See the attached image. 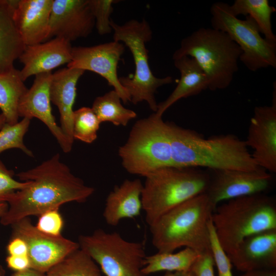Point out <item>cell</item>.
<instances>
[{
  "instance_id": "6da1fadb",
  "label": "cell",
  "mask_w": 276,
  "mask_h": 276,
  "mask_svg": "<svg viewBox=\"0 0 276 276\" xmlns=\"http://www.w3.org/2000/svg\"><path fill=\"white\" fill-rule=\"evenodd\" d=\"M16 176L30 183L8 200V208L0 217L1 224L5 226L31 216H39L69 202H83L95 192L71 172L59 153Z\"/></svg>"
},
{
  "instance_id": "7a4b0ae2",
  "label": "cell",
  "mask_w": 276,
  "mask_h": 276,
  "mask_svg": "<svg viewBox=\"0 0 276 276\" xmlns=\"http://www.w3.org/2000/svg\"><path fill=\"white\" fill-rule=\"evenodd\" d=\"M167 125L174 166L242 171L260 168L253 159L245 141L234 134L205 138L173 122H167Z\"/></svg>"
},
{
  "instance_id": "3957f363",
  "label": "cell",
  "mask_w": 276,
  "mask_h": 276,
  "mask_svg": "<svg viewBox=\"0 0 276 276\" xmlns=\"http://www.w3.org/2000/svg\"><path fill=\"white\" fill-rule=\"evenodd\" d=\"M215 208L205 193L176 206L149 226L153 245L160 252L185 247L212 254L209 223Z\"/></svg>"
},
{
  "instance_id": "277c9868",
  "label": "cell",
  "mask_w": 276,
  "mask_h": 276,
  "mask_svg": "<svg viewBox=\"0 0 276 276\" xmlns=\"http://www.w3.org/2000/svg\"><path fill=\"white\" fill-rule=\"evenodd\" d=\"M219 242L227 255L246 238L276 229V202L263 193L225 201L211 217Z\"/></svg>"
},
{
  "instance_id": "5b68a950",
  "label": "cell",
  "mask_w": 276,
  "mask_h": 276,
  "mask_svg": "<svg viewBox=\"0 0 276 276\" xmlns=\"http://www.w3.org/2000/svg\"><path fill=\"white\" fill-rule=\"evenodd\" d=\"M141 194L145 220L151 225L162 215L179 204L205 192L208 171L170 166L145 177Z\"/></svg>"
},
{
  "instance_id": "8992f818",
  "label": "cell",
  "mask_w": 276,
  "mask_h": 276,
  "mask_svg": "<svg viewBox=\"0 0 276 276\" xmlns=\"http://www.w3.org/2000/svg\"><path fill=\"white\" fill-rule=\"evenodd\" d=\"M241 54L226 33L213 28H201L182 39L172 59L193 58L207 77L209 89L214 91L229 86L238 70Z\"/></svg>"
},
{
  "instance_id": "52a82bcc",
  "label": "cell",
  "mask_w": 276,
  "mask_h": 276,
  "mask_svg": "<svg viewBox=\"0 0 276 276\" xmlns=\"http://www.w3.org/2000/svg\"><path fill=\"white\" fill-rule=\"evenodd\" d=\"M118 155L127 172L145 177L158 169L173 166L167 122L155 112L137 121Z\"/></svg>"
},
{
  "instance_id": "ba28073f",
  "label": "cell",
  "mask_w": 276,
  "mask_h": 276,
  "mask_svg": "<svg viewBox=\"0 0 276 276\" xmlns=\"http://www.w3.org/2000/svg\"><path fill=\"white\" fill-rule=\"evenodd\" d=\"M113 40L122 43L130 51L135 64V72L131 76L122 77L119 80L126 89L130 102L136 105L145 101L154 112L157 109L155 94L159 87L173 82V78H157L152 73L148 62L147 42L151 40L152 32L148 22L131 19L123 25L111 19Z\"/></svg>"
},
{
  "instance_id": "9c48e42d",
  "label": "cell",
  "mask_w": 276,
  "mask_h": 276,
  "mask_svg": "<svg viewBox=\"0 0 276 276\" xmlns=\"http://www.w3.org/2000/svg\"><path fill=\"white\" fill-rule=\"evenodd\" d=\"M212 28L226 33L240 48L239 60L250 71L276 67V43L263 38L254 20L246 16L239 19L232 13L230 5L219 2L210 9Z\"/></svg>"
},
{
  "instance_id": "30bf717a",
  "label": "cell",
  "mask_w": 276,
  "mask_h": 276,
  "mask_svg": "<svg viewBox=\"0 0 276 276\" xmlns=\"http://www.w3.org/2000/svg\"><path fill=\"white\" fill-rule=\"evenodd\" d=\"M78 243L105 276H146L142 272L146 256L142 242L128 241L117 232L98 229L80 235Z\"/></svg>"
},
{
  "instance_id": "8fae6325",
  "label": "cell",
  "mask_w": 276,
  "mask_h": 276,
  "mask_svg": "<svg viewBox=\"0 0 276 276\" xmlns=\"http://www.w3.org/2000/svg\"><path fill=\"white\" fill-rule=\"evenodd\" d=\"M11 226V238H20L27 244L31 268L43 273H45L70 254L80 248L78 242L61 235L54 236L40 231L29 217L15 222Z\"/></svg>"
},
{
  "instance_id": "7c38bea8",
  "label": "cell",
  "mask_w": 276,
  "mask_h": 276,
  "mask_svg": "<svg viewBox=\"0 0 276 276\" xmlns=\"http://www.w3.org/2000/svg\"><path fill=\"white\" fill-rule=\"evenodd\" d=\"M210 180L205 193L216 207L230 199L263 193L271 186L270 173L260 168L252 171L209 170Z\"/></svg>"
},
{
  "instance_id": "4fadbf2b",
  "label": "cell",
  "mask_w": 276,
  "mask_h": 276,
  "mask_svg": "<svg viewBox=\"0 0 276 276\" xmlns=\"http://www.w3.org/2000/svg\"><path fill=\"white\" fill-rule=\"evenodd\" d=\"M125 50L121 42L112 41L91 47H74L72 59L67 67L98 74L119 95L124 104L130 101L126 89L118 76V65Z\"/></svg>"
},
{
  "instance_id": "5bb4252c",
  "label": "cell",
  "mask_w": 276,
  "mask_h": 276,
  "mask_svg": "<svg viewBox=\"0 0 276 276\" xmlns=\"http://www.w3.org/2000/svg\"><path fill=\"white\" fill-rule=\"evenodd\" d=\"M270 106L255 108L245 141L258 166L270 173L276 172L275 86Z\"/></svg>"
},
{
  "instance_id": "9a60e30c",
  "label": "cell",
  "mask_w": 276,
  "mask_h": 276,
  "mask_svg": "<svg viewBox=\"0 0 276 276\" xmlns=\"http://www.w3.org/2000/svg\"><path fill=\"white\" fill-rule=\"evenodd\" d=\"M95 26L89 0H53L48 40L86 37Z\"/></svg>"
},
{
  "instance_id": "2e32d148",
  "label": "cell",
  "mask_w": 276,
  "mask_h": 276,
  "mask_svg": "<svg viewBox=\"0 0 276 276\" xmlns=\"http://www.w3.org/2000/svg\"><path fill=\"white\" fill-rule=\"evenodd\" d=\"M52 72L35 75L31 87L21 98L18 106L19 117L36 118L43 122L57 140L62 151L70 152L73 145L56 122L51 106L50 86Z\"/></svg>"
},
{
  "instance_id": "e0dca14e",
  "label": "cell",
  "mask_w": 276,
  "mask_h": 276,
  "mask_svg": "<svg viewBox=\"0 0 276 276\" xmlns=\"http://www.w3.org/2000/svg\"><path fill=\"white\" fill-rule=\"evenodd\" d=\"M228 256L236 269L243 272L276 269V229L246 238Z\"/></svg>"
},
{
  "instance_id": "ac0fdd59",
  "label": "cell",
  "mask_w": 276,
  "mask_h": 276,
  "mask_svg": "<svg viewBox=\"0 0 276 276\" xmlns=\"http://www.w3.org/2000/svg\"><path fill=\"white\" fill-rule=\"evenodd\" d=\"M71 42L54 38L45 42L26 46L19 57L24 66L20 71L24 81L39 74L51 72L53 69L70 63L72 59Z\"/></svg>"
},
{
  "instance_id": "d6986e66",
  "label": "cell",
  "mask_w": 276,
  "mask_h": 276,
  "mask_svg": "<svg viewBox=\"0 0 276 276\" xmlns=\"http://www.w3.org/2000/svg\"><path fill=\"white\" fill-rule=\"evenodd\" d=\"M53 0H17L14 20L26 46L48 40Z\"/></svg>"
},
{
  "instance_id": "ffe728a7",
  "label": "cell",
  "mask_w": 276,
  "mask_h": 276,
  "mask_svg": "<svg viewBox=\"0 0 276 276\" xmlns=\"http://www.w3.org/2000/svg\"><path fill=\"white\" fill-rule=\"evenodd\" d=\"M85 71L72 68H61L52 74L50 95L51 102L60 113V128L72 145L73 144V106L77 94V84Z\"/></svg>"
},
{
  "instance_id": "44dd1931",
  "label": "cell",
  "mask_w": 276,
  "mask_h": 276,
  "mask_svg": "<svg viewBox=\"0 0 276 276\" xmlns=\"http://www.w3.org/2000/svg\"><path fill=\"white\" fill-rule=\"evenodd\" d=\"M143 186L139 179H126L110 192L103 214L108 225L116 226L123 219L134 218L140 214Z\"/></svg>"
},
{
  "instance_id": "7402d4cb",
  "label": "cell",
  "mask_w": 276,
  "mask_h": 276,
  "mask_svg": "<svg viewBox=\"0 0 276 276\" xmlns=\"http://www.w3.org/2000/svg\"><path fill=\"white\" fill-rule=\"evenodd\" d=\"M173 60L174 66L180 72V78L169 97L157 105L155 113L159 116H163L178 100L197 95L209 87L206 75L193 58L183 56Z\"/></svg>"
},
{
  "instance_id": "603a6c76",
  "label": "cell",
  "mask_w": 276,
  "mask_h": 276,
  "mask_svg": "<svg viewBox=\"0 0 276 276\" xmlns=\"http://www.w3.org/2000/svg\"><path fill=\"white\" fill-rule=\"evenodd\" d=\"M17 1L0 0V73L14 67L26 47L14 20Z\"/></svg>"
},
{
  "instance_id": "cb8c5ba5",
  "label": "cell",
  "mask_w": 276,
  "mask_h": 276,
  "mask_svg": "<svg viewBox=\"0 0 276 276\" xmlns=\"http://www.w3.org/2000/svg\"><path fill=\"white\" fill-rule=\"evenodd\" d=\"M28 89L19 70L13 67L0 73V109L7 123L13 125L18 122V104Z\"/></svg>"
},
{
  "instance_id": "d4e9b609",
  "label": "cell",
  "mask_w": 276,
  "mask_h": 276,
  "mask_svg": "<svg viewBox=\"0 0 276 276\" xmlns=\"http://www.w3.org/2000/svg\"><path fill=\"white\" fill-rule=\"evenodd\" d=\"M199 256L195 251L187 247L176 253L158 252L145 257L142 272L146 275L161 271H188Z\"/></svg>"
},
{
  "instance_id": "484cf974",
  "label": "cell",
  "mask_w": 276,
  "mask_h": 276,
  "mask_svg": "<svg viewBox=\"0 0 276 276\" xmlns=\"http://www.w3.org/2000/svg\"><path fill=\"white\" fill-rule=\"evenodd\" d=\"M230 8L236 16L239 15L251 17L257 25L260 32L267 40L276 43V36L272 30L271 15L276 11L268 0H235Z\"/></svg>"
},
{
  "instance_id": "4316f807",
  "label": "cell",
  "mask_w": 276,
  "mask_h": 276,
  "mask_svg": "<svg viewBox=\"0 0 276 276\" xmlns=\"http://www.w3.org/2000/svg\"><path fill=\"white\" fill-rule=\"evenodd\" d=\"M121 101L119 95L113 89L97 97L91 109L101 123L108 122L116 126H126L130 120L136 117V113L125 108Z\"/></svg>"
},
{
  "instance_id": "83f0119b",
  "label": "cell",
  "mask_w": 276,
  "mask_h": 276,
  "mask_svg": "<svg viewBox=\"0 0 276 276\" xmlns=\"http://www.w3.org/2000/svg\"><path fill=\"white\" fill-rule=\"evenodd\" d=\"M47 276H103L94 260L80 248L50 269Z\"/></svg>"
},
{
  "instance_id": "f1b7e54d",
  "label": "cell",
  "mask_w": 276,
  "mask_h": 276,
  "mask_svg": "<svg viewBox=\"0 0 276 276\" xmlns=\"http://www.w3.org/2000/svg\"><path fill=\"white\" fill-rule=\"evenodd\" d=\"M101 122L91 108L82 107L74 111L73 135L74 139L90 144L97 138Z\"/></svg>"
},
{
  "instance_id": "f546056e",
  "label": "cell",
  "mask_w": 276,
  "mask_h": 276,
  "mask_svg": "<svg viewBox=\"0 0 276 276\" xmlns=\"http://www.w3.org/2000/svg\"><path fill=\"white\" fill-rule=\"evenodd\" d=\"M31 119L24 118L15 124L6 123L0 129V153L12 148H18L26 154L33 157L31 150L24 143V137L28 130Z\"/></svg>"
},
{
  "instance_id": "4dcf8cb0",
  "label": "cell",
  "mask_w": 276,
  "mask_h": 276,
  "mask_svg": "<svg viewBox=\"0 0 276 276\" xmlns=\"http://www.w3.org/2000/svg\"><path fill=\"white\" fill-rule=\"evenodd\" d=\"M114 0H89V5L95 20V26L101 35L111 32L110 16L113 11Z\"/></svg>"
},
{
  "instance_id": "1f68e13d",
  "label": "cell",
  "mask_w": 276,
  "mask_h": 276,
  "mask_svg": "<svg viewBox=\"0 0 276 276\" xmlns=\"http://www.w3.org/2000/svg\"><path fill=\"white\" fill-rule=\"evenodd\" d=\"M211 249L215 265L217 266L218 276H233L232 264L218 241L211 219L209 223Z\"/></svg>"
},
{
  "instance_id": "d6a6232c",
  "label": "cell",
  "mask_w": 276,
  "mask_h": 276,
  "mask_svg": "<svg viewBox=\"0 0 276 276\" xmlns=\"http://www.w3.org/2000/svg\"><path fill=\"white\" fill-rule=\"evenodd\" d=\"M14 175V172L7 169L0 160V202H7L15 192L26 188L30 183V181L15 180Z\"/></svg>"
},
{
  "instance_id": "836d02e7",
  "label": "cell",
  "mask_w": 276,
  "mask_h": 276,
  "mask_svg": "<svg viewBox=\"0 0 276 276\" xmlns=\"http://www.w3.org/2000/svg\"><path fill=\"white\" fill-rule=\"evenodd\" d=\"M64 225L59 209L48 211L39 216L35 225L40 231L54 236L61 235Z\"/></svg>"
},
{
  "instance_id": "e575fe53",
  "label": "cell",
  "mask_w": 276,
  "mask_h": 276,
  "mask_svg": "<svg viewBox=\"0 0 276 276\" xmlns=\"http://www.w3.org/2000/svg\"><path fill=\"white\" fill-rule=\"evenodd\" d=\"M214 265L212 254L200 255L194 263L190 270L196 276H215Z\"/></svg>"
},
{
  "instance_id": "d590c367",
  "label": "cell",
  "mask_w": 276,
  "mask_h": 276,
  "mask_svg": "<svg viewBox=\"0 0 276 276\" xmlns=\"http://www.w3.org/2000/svg\"><path fill=\"white\" fill-rule=\"evenodd\" d=\"M6 262L7 266L15 272L31 268V263L28 256L8 255L6 259Z\"/></svg>"
},
{
  "instance_id": "8d00e7d4",
  "label": "cell",
  "mask_w": 276,
  "mask_h": 276,
  "mask_svg": "<svg viewBox=\"0 0 276 276\" xmlns=\"http://www.w3.org/2000/svg\"><path fill=\"white\" fill-rule=\"evenodd\" d=\"M7 251L11 256H28L26 243L18 237L11 238L7 246Z\"/></svg>"
},
{
  "instance_id": "74e56055",
  "label": "cell",
  "mask_w": 276,
  "mask_h": 276,
  "mask_svg": "<svg viewBox=\"0 0 276 276\" xmlns=\"http://www.w3.org/2000/svg\"><path fill=\"white\" fill-rule=\"evenodd\" d=\"M241 276H276V269H259L244 272Z\"/></svg>"
},
{
  "instance_id": "f35d334b",
  "label": "cell",
  "mask_w": 276,
  "mask_h": 276,
  "mask_svg": "<svg viewBox=\"0 0 276 276\" xmlns=\"http://www.w3.org/2000/svg\"><path fill=\"white\" fill-rule=\"evenodd\" d=\"M11 276H47L43 273L32 268H29L21 271H16Z\"/></svg>"
},
{
  "instance_id": "ab89813d",
  "label": "cell",
  "mask_w": 276,
  "mask_h": 276,
  "mask_svg": "<svg viewBox=\"0 0 276 276\" xmlns=\"http://www.w3.org/2000/svg\"><path fill=\"white\" fill-rule=\"evenodd\" d=\"M164 276H196L191 270L186 271L167 272Z\"/></svg>"
},
{
  "instance_id": "60d3db41",
  "label": "cell",
  "mask_w": 276,
  "mask_h": 276,
  "mask_svg": "<svg viewBox=\"0 0 276 276\" xmlns=\"http://www.w3.org/2000/svg\"><path fill=\"white\" fill-rule=\"evenodd\" d=\"M8 204L7 202H0V217L7 211Z\"/></svg>"
},
{
  "instance_id": "b9f144b4",
  "label": "cell",
  "mask_w": 276,
  "mask_h": 276,
  "mask_svg": "<svg viewBox=\"0 0 276 276\" xmlns=\"http://www.w3.org/2000/svg\"><path fill=\"white\" fill-rule=\"evenodd\" d=\"M6 123V118L4 115L2 113H1L0 114V129Z\"/></svg>"
},
{
  "instance_id": "7bdbcfd3",
  "label": "cell",
  "mask_w": 276,
  "mask_h": 276,
  "mask_svg": "<svg viewBox=\"0 0 276 276\" xmlns=\"http://www.w3.org/2000/svg\"><path fill=\"white\" fill-rule=\"evenodd\" d=\"M6 270L4 267L0 264V276H5Z\"/></svg>"
}]
</instances>
